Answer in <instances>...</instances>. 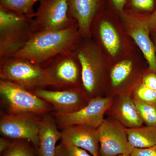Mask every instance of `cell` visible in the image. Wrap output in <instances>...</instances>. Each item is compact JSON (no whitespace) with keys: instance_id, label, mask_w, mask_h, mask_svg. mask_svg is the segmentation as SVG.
Returning <instances> with one entry per match:
<instances>
[{"instance_id":"obj_14","label":"cell","mask_w":156,"mask_h":156,"mask_svg":"<svg viewBox=\"0 0 156 156\" xmlns=\"http://www.w3.org/2000/svg\"><path fill=\"white\" fill-rule=\"evenodd\" d=\"M69 14L77 23L81 36H91L92 22L100 10L101 0H68Z\"/></svg>"},{"instance_id":"obj_19","label":"cell","mask_w":156,"mask_h":156,"mask_svg":"<svg viewBox=\"0 0 156 156\" xmlns=\"http://www.w3.org/2000/svg\"><path fill=\"white\" fill-rule=\"evenodd\" d=\"M41 0H0V7L3 9L24 14L29 17H34V7Z\"/></svg>"},{"instance_id":"obj_15","label":"cell","mask_w":156,"mask_h":156,"mask_svg":"<svg viewBox=\"0 0 156 156\" xmlns=\"http://www.w3.org/2000/svg\"><path fill=\"white\" fill-rule=\"evenodd\" d=\"M53 115H44L39 133L40 156H55L56 143L61 139Z\"/></svg>"},{"instance_id":"obj_21","label":"cell","mask_w":156,"mask_h":156,"mask_svg":"<svg viewBox=\"0 0 156 156\" xmlns=\"http://www.w3.org/2000/svg\"><path fill=\"white\" fill-rule=\"evenodd\" d=\"M132 62L129 60L120 62L113 67L111 73L112 84L114 87H119L122 83L131 74Z\"/></svg>"},{"instance_id":"obj_25","label":"cell","mask_w":156,"mask_h":156,"mask_svg":"<svg viewBox=\"0 0 156 156\" xmlns=\"http://www.w3.org/2000/svg\"><path fill=\"white\" fill-rule=\"evenodd\" d=\"M132 6L138 10L154 11L156 8V0H132Z\"/></svg>"},{"instance_id":"obj_16","label":"cell","mask_w":156,"mask_h":156,"mask_svg":"<svg viewBox=\"0 0 156 156\" xmlns=\"http://www.w3.org/2000/svg\"><path fill=\"white\" fill-rule=\"evenodd\" d=\"M97 35L107 51L112 56L118 54L121 48V40L113 25L106 20H99L95 17L92 22L91 32Z\"/></svg>"},{"instance_id":"obj_20","label":"cell","mask_w":156,"mask_h":156,"mask_svg":"<svg viewBox=\"0 0 156 156\" xmlns=\"http://www.w3.org/2000/svg\"><path fill=\"white\" fill-rule=\"evenodd\" d=\"M136 109L143 122L147 126L156 127V104L133 99Z\"/></svg>"},{"instance_id":"obj_9","label":"cell","mask_w":156,"mask_h":156,"mask_svg":"<svg viewBox=\"0 0 156 156\" xmlns=\"http://www.w3.org/2000/svg\"><path fill=\"white\" fill-rule=\"evenodd\" d=\"M32 113L5 114L0 120V131L3 136L25 140L38 148L39 133L42 118Z\"/></svg>"},{"instance_id":"obj_2","label":"cell","mask_w":156,"mask_h":156,"mask_svg":"<svg viewBox=\"0 0 156 156\" xmlns=\"http://www.w3.org/2000/svg\"><path fill=\"white\" fill-rule=\"evenodd\" d=\"M33 19L0 7V60L12 57L35 33Z\"/></svg>"},{"instance_id":"obj_31","label":"cell","mask_w":156,"mask_h":156,"mask_svg":"<svg viewBox=\"0 0 156 156\" xmlns=\"http://www.w3.org/2000/svg\"><path fill=\"white\" fill-rule=\"evenodd\" d=\"M154 43L156 51V33H153Z\"/></svg>"},{"instance_id":"obj_7","label":"cell","mask_w":156,"mask_h":156,"mask_svg":"<svg viewBox=\"0 0 156 156\" xmlns=\"http://www.w3.org/2000/svg\"><path fill=\"white\" fill-rule=\"evenodd\" d=\"M81 67L83 87L87 95L98 91L102 73V62L97 45L90 41L80 42L74 50Z\"/></svg>"},{"instance_id":"obj_10","label":"cell","mask_w":156,"mask_h":156,"mask_svg":"<svg viewBox=\"0 0 156 156\" xmlns=\"http://www.w3.org/2000/svg\"><path fill=\"white\" fill-rule=\"evenodd\" d=\"M97 129L99 153L101 156H118L131 153L134 148L128 141L126 128L121 123L104 120Z\"/></svg>"},{"instance_id":"obj_24","label":"cell","mask_w":156,"mask_h":156,"mask_svg":"<svg viewBox=\"0 0 156 156\" xmlns=\"http://www.w3.org/2000/svg\"><path fill=\"white\" fill-rule=\"evenodd\" d=\"M135 98L144 102L156 103V91L142 84L136 90Z\"/></svg>"},{"instance_id":"obj_4","label":"cell","mask_w":156,"mask_h":156,"mask_svg":"<svg viewBox=\"0 0 156 156\" xmlns=\"http://www.w3.org/2000/svg\"><path fill=\"white\" fill-rule=\"evenodd\" d=\"M0 94L9 114L32 113L44 115L53 107L30 90L9 81L0 80Z\"/></svg>"},{"instance_id":"obj_26","label":"cell","mask_w":156,"mask_h":156,"mask_svg":"<svg viewBox=\"0 0 156 156\" xmlns=\"http://www.w3.org/2000/svg\"><path fill=\"white\" fill-rule=\"evenodd\" d=\"M130 156H156V145L144 148H134Z\"/></svg>"},{"instance_id":"obj_12","label":"cell","mask_w":156,"mask_h":156,"mask_svg":"<svg viewBox=\"0 0 156 156\" xmlns=\"http://www.w3.org/2000/svg\"><path fill=\"white\" fill-rule=\"evenodd\" d=\"M124 18L127 30L146 59L149 68L156 73V51L154 42L150 37L147 16L125 14Z\"/></svg>"},{"instance_id":"obj_32","label":"cell","mask_w":156,"mask_h":156,"mask_svg":"<svg viewBox=\"0 0 156 156\" xmlns=\"http://www.w3.org/2000/svg\"><path fill=\"white\" fill-rule=\"evenodd\" d=\"M118 156H130V155L128 154H123V155H120Z\"/></svg>"},{"instance_id":"obj_22","label":"cell","mask_w":156,"mask_h":156,"mask_svg":"<svg viewBox=\"0 0 156 156\" xmlns=\"http://www.w3.org/2000/svg\"><path fill=\"white\" fill-rule=\"evenodd\" d=\"M55 156H93L83 149L61 142L57 146Z\"/></svg>"},{"instance_id":"obj_30","label":"cell","mask_w":156,"mask_h":156,"mask_svg":"<svg viewBox=\"0 0 156 156\" xmlns=\"http://www.w3.org/2000/svg\"><path fill=\"white\" fill-rule=\"evenodd\" d=\"M126 1L127 0H112L115 8L120 12H123Z\"/></svg>"},{"instance_id":"obj_27","label":"cell","mask_w":156,"mask_h":156,"mask_svg":"<svg viewBox=\"0 0 156 156\" xmlns=\"http://www.w3.org/2000/svg\"><path fill=\"white\" fill-rule=\"evenodd\" d=\"M142 84L156 91V73L152 72L146 75L143 79Z\"/></svg>"},{"instance_id":"obj_17","label":"cell","mask_w":156,"mask_h":156,"mask_svg":"<svg viewBox=\"0 0 156 156\" xmlns=\"http://www.w3.org/2000/svg\"><path fill=\"white\" fill-rule=\"evenodd\" d=\"M128 141L133 148H144L156 145V127L139 126L126 128Z\"/></svg>"},{"instance_id":"obj_1","label":"cell","mask_w":156,"mask_h":156,"mask_svg":"<svg viewBox=\"0 0 156 156\" xmlns=\"http://www.w3.org/2000/svg\"><path fill=\"white\" fill-rule=\"evenodd\" d=\"M81 37L76 22L63 29L35 33L11 57L27 59L46 68L57 56L75 50Z\"/></svg>"},{"instance_id":"obj_23","label":"cell","mask_w":156,"mask_h":156,"mask_svg":"<svg viewBox=\"0 0 156 156\" xmlns=\"http://www.w3.org/2000/svg\"><path fill=\"white\" fill-rule=\"evenodd\" d=\"M3 156H34L30 148L23 142L13 143Z\"/></svg>"},{"instance_id":"obj_33","label":"cell","mask_w":156,"mask_h":156,"mask_svg":"<svg viewBox=\"0 0 156 156\" xmlns=\"http://www.w3.org/2000/svg\"></svg>"},{"instance_id":"obj_18","label":"cell","mask_w":156,"mask_h":156,"mask_svg":"<svg viewBox=\"0 0 156 156\" xmlns=\"http://www.w3.org/2000/svg\"><path fill=\"white\" fill-rule=\"evenodd\" d=\"M117 114L123 126L128 128L142 126L143 122L138 114L134 100L128 95L123 96L121 99Z\"/></svg>"},{"instance_id":"obj_6","label":"cell","mask_w":156,"mask_h":156,"mask_svg":"<svg viewBox=\"0 0 156 156\" xmlns=\"http://www.w3.org/2000/svg\"><path fill=\"white\" fill-rule=\"evenodd\" d=\"M33 21L35 33L59 30L76 21L69 14L68 0H41Z\"/></svg>"},{"instance_id":"obj_3","label":"cell","mask_w":156,"mask_h":156,"mask_svg":"<svg viewBox=\"0 0 156 156\" xmlns=\"http://www.w3.org/2000/svg\"><path fill=\"white\" fill-rule=\"evenodd\" d=\"M0 79L29 90L51 87L46 68L24 58L11 57L0 60Z\"/></svg>"},{"instance_id":"obj_13","label":"cell","mask_w":156,"mask_h":156,"mask_svg":"<svg viewBox=\"0 0 156 156\" xmlns=\"http://www.w3.org/2000/svg\"><path fill=\"white\" fill-rule=\"evenodd\" d=\"M61 142L88 151L93 156H99V137L97 128L85 125H74L61 129Z\"/></svg>"},{"instance_id":"obj_28","label":"cell","mask_w":156,"mask_h":156,"mask_svg":"<svg viewBox=\"0 0 156 156\" xmlns=\"http://www.w3.org/2000/svg\"><path fill=\"white\" fill-rule=\"evenodd\" d=\"M147 20L150 32L156 33V8L151 15L147 16Z\"/></svg>"},{"instance_id":"obj_5","label":"cell","mask_w":156,"mask_h":156,"mask_svg":"<svg viewBox=\"0 0 156 156\" xmlns=\"http://www.w3.org/2000/svg\"><path fill=\"white\" fill-rule=\"evenodd\" d=\"M45 68L51 87L66 90L83 87L81 65L74 51L57 56Z\"/></svg>"},{"instance_id":"obj_29","label":"cell","mask_w":156,"mask_h":156,"mask_svg":"<svg viewBox=\"0 0 156 156\" xmlns=\"http://www.w3.org/2000/svg\"><path fill=\"white\" fill-rule=\"evenodd\" d=\"M13 143L9 141L5 138L1 137L0 138V153L3 152L10 147Z\"/></svg>"},{"instance_id":"obj_8","label":"cell","mask_w":156,"mask_h":156,"mask_svg":"<svg viewBox=\"0 0 156 156\" xmlns=\"http://www.w3.org/2000/svg\"><path fill=\"white\" fill-rule=\"evenodd\" d=\"M110 98L94 97L86 106L79 110L69 114L53 111V115L58 128L74 125H85L98 128L103 121L105 113L111 105Z\"/></svg>"},{"instance_id":"obj_11","label":"cell","mask_w":156,"mask_h":156,"mask_svg":"<svg viewBox=\"0 0 156 156\" xmlns=\"http://www.w3.org/2000/svg\"><path fill=\"white\" fill-rule=\"evenodd\" d=\"M30 91L51 104L54 112L61 114L77 111L86 106L90 99L82 88L49 90L40 88Z\"/></svg>"}]
</instances>
